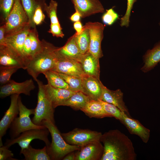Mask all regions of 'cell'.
I'll list each match as a JSON object with an SVG mask.
<instances>
[{"label": "cell", "instance_id": "1", "mask_svg": "<svg viewBox=\"0 0 160 160\" xmlns=\"http://www.w3.org/2000/svg\"><path fill=\"white\" fill-rule=\"evenodd\" d=\"M104 148L101 160H135L136 153L129 137L117 129L102 134L100 139Z\"/></svg>", "mask_w": 160, "mask_h": 160}, {"label": "cell", "instance_id": "2", "mask_svg": "<svg viewBox=\"0 0 160 160\" xmlns=\"http://www.w3.org/2000/svg\"><path fill=\"white\" fill-rule=\"evenodd\" d=\"M43 43L42 49L29 62L26 69L35 81L40 73L52 70L57 59V48L46 42Z\"/></svg>", "mask_w": 160, "mask_h": 160}, {"label": "cell", "instance_id": "3", "mask_svg": "<svg viewBox=\"0 0 160 160\" xmlns=\"http://www.w3.org/2000/svg\"><path fill=\"white\" fill-rule=\"evenodd\" d=\"M41 125L44 126L49 130L52 137V142L46 146L47 153L51 160H59L69 153L79 150L81 147L67 143L63 137L61 133L55 125L50 121L44 120Z\"/></svg>", "mask_w": 160, "mask_h": 160}, {"label": "cell", "instance_id": "4", "mask_svg": "<svg viewBox=\"0 0 160 160\" xmlns=\"http://www.w3.org/2000/svg\"><path fill=\"white\" fill-rule=\"evenodd\" d=\"M36 81L38 86L37 103L34 109L32 121L37 125H41L42 121L47 120L55 124L54 109L51 102L47 97L42 82L37 79Z\"/></svg>", "mask_w": 160, "mask_h": 160}, {"label": "cell", "instance_id": "5", "mask_svg": "<svg viewBox=\"0 0 160 160\" xmlns=\"http://www.w3.org/2000/svg\"><path fill=\"white\" fill-rule=\"evenodd\" d=\"M18 103L19 107V116L17 117L12 123L10 128L11 138H15L26 131L34 129L45 128L43 125H37L34 124L30 117L33 114L34 109L27 108L22 102L19 96Z\"/></svg>", "mask_w": 160, "mask_h": 160}, {"label": "cell", "instance_id": "6", "mask_svg": "<svg viewBox=\"0 0 160 160\" xmlns=\"http://www.w3.org/2000/svg\"><path fill=\"white\" fill-rule=\"evenodd\" d=\"M6 20L4 25L5 36L18 31L30 25L28 18L22 5L21 0H15L13 7Z\"/></svg>", "mask_w": 160, "mask_h": 160}, {"label": "cell", "instance_id": "7", "mask_svg": "<svg viewBox=\"0 0 160 160\" xmlns=\"http://www.w3.org/2000/svg\"><path fill=\"white\" fill-rule=\"evenodd\" d=\"M49 132L46 128L29 129L21 133L17 137L6 140L4 145L9 148L15 143H17L22 150L27 148L32 140L38 139L43 141L46 146L51 143L48 138Z\"/></svg>", "mask_w": 160, "mask_h": 160}, {"label": "cell", "instance_id": "8", "mask_svg": "<svg viewBox=\"0 0 160 160\" xmlns=\"http://www.w3.org/2000/svg\"><path fill=\"white\" fill-rule=\"evenodd\" d=\"M61 134L68 144L81 147L89 143L100 141L102 134L89 129L76 128L68 132Z\"/></svg>", "mask_w": 160, "mask_h": 160}, {"label": "cell", "instance_id": "9", "mask_svg": "<svg viewBox=\"0 0 160 160\" xmlns=\"http://www.w3.org/2000/svg\"><path fill=\"white\" fill-rule=\"evenodd\" d=\"M89 31L90 43L88 52L99 59L103 56L101 43L103 37L105 26L99 22H89L84 26Z\"/></svg>", "mask_w": 160, "mask_h": 160}, {"label": "cell", "instance_id": "10", "mask_svg": "<svg viewBox=\"0 0 160 160\" xmlns=\"http://www.w3.org/2000/svg\"><path fill=\"white\" fill-rule=\"evenodd\" d=\"M35 88L32 79L20 83L12 80L7 83L1 86L0 89V97L4 98L13 94H23L30 96L31 92Z\"/></svg>", "mask_w": 160, "mask_h": 160}, {"label": "cell", "instance_id": "11", "mask_svg": "<svg viewBox=\"0 0 160 160\" xmlns=\"http://www.w3.org/2000/svg\"><path fill=\"white\" fill-rule=\"evenodd\" d=\"M57 54V60L52 71L81 79L85 76L80 62L67 59Z\"/></svg>", "mask_w": 160, "mask_h": 160}, {"label": "cell", "instance_id": "12", "mask_svg": "<svg viewBox=\"0 0 160 160\" xmlns=\"http://www.w3.org/2000/svg\"><path fill=\"white\" fill-rule=\"evenodd\" d=\"M19 94H13L10 96V104L8 109L0 121V146L3 145L2 138L6 133L8 129L15 119L19 114V107L18 103Z\"/></svg>", "mask_w": 160, "mask_h": 160}, {"label": "cell", "instance_id": "13", "mask_svg": "<svg viewBox=\"0 0 160 160\" xmlns=\"http://www.w3.org/2000/svg\"><path fill=\"white\" fill-rule=\"evenodd\" d=\"M103 151V146L100 141L89 143L76 152V160H101Z\"/></svg>", "mask_w": 160, "mask_h": 160}, {"label": "cell", "instance_id": "14", "mask_svg": "<svg viewBox=\"0 0 160 160\" xmlns=\"http://www.w3.org/2000/svg\"><path fill=\"white\" fill-rule=\"evenodd\" d=\"M75 10L80 13L81 18L103 13L104 7L99 0H71Z\"/></svg>", "mask_w": 160, "mask_h": 160}, {"label": "cell", "instance_id": "15", "mask_svg": "<svg viewBox=\"0 0 160 160\" xmlns=\"http://www.w3.org/2000/svg\"><path fill=\"white\" fill-rule=\"evenodd\" d=\"M30 26L28 25L18 31L5 36L4 45L12 49L23 59V47L26 39L31 30Z\"/></svg>", "mask_w": 160, "mask_h": 160}, {"label": "cell", "instance_id": "16", "mask_svg": "<svg viewBox=\"0 0 160 160\" xmlns=\"http://www.w3.org/2000/svg\"><path fill=\"white\" fill-rule=\"evenodd\" d=\"M81 91L91 99L101 100L103 84L99 79L85 75L82 78Z\"/></svg>", "mask_w": 160, "mask_h": 160}, {"label": "cell", "instance_id": "17", "mask_svg": "<svg viewBox=\"0 0 160 160\" xmlns=\"http://www.w3.org/2000/svg\"><path fill=\"white\" fill-rule=\"evenodd\" d=\"M121 123L125 126L130 133L137 135L145 143L148 142L150 130L143 126L138 120L128 116L123 112Z\"/></svg>", "mask_w": 160, "mask_h": 160}, {"label": "cell", "instance_id": "18", "mask_svg": "<svg viewBox=\"0 0 160 160\" xmlns=\"http://www.w3.org/2000/svg\"><path fill=\"white\" fill-rule=\"evenodd\" d=\"M0 66L16 67L26 69V67L21 57L7 45L0 46Z\"/></svg>", "mask_w": 160, "mask_h": 160}, {"label": "cell", "instance_id": "19", "mask_svg": "<svg viewBox=\"0 0 160 160\" xmlns=\"http://www.w3.org/2000/svg\"><path fill=\"white\" fill-rule=\"evenodd\" d=\"M101 100L114 105L128 116L131 117L123 100V93L120 89H118L115 90H111L103 84Z\"/></svg>", "mask_w": 160, "mask_h": 160}, {"label": "cell", "instance_id": "20", "mask_svg": "<svg viewBox=\"0 0 160 160\" xmlns=\"http://www.w3.org/2000/svg\"><path fill=\"white\" fill-rule=\"evenodd\" d=\"M45 94L52 103L53 107H56L57 105L70 98L77 91L71 90L54 87L48 84H44Z\"/></svg>", "mask_w": 160, "mask_h": 160}, {"label": "cell", "instance_id": "21", "mask_svg": "<svg viewBox=\"0 0 160 160\" xmlns=\"http://www.w3.org/2000/svg\"><path fill=\"white\" fill-rule=\"evenodd\" d=\"M99 60L89 52L83 55L80 63L85 75L100 79Z\"/></svg>", "mask_w": 160, "mask_h": 160}, {"label": "cell", "instance_id": "22", "mask_svg": "<svg viewBox=\"0 0 160 160\" xmlns=\"http://www.w3.org/2000/svg\"><path fill=\"white\" fill-rule=\"evenodd\" d=\"M75 33L68 40L63 47L57 48L58 53L61 56L67 59L80 62L83 55L77 44Z\"/></svg>", "mask_w": 160, "mask_h": 160}, {"label": "cell", "instance_id": "23", "mask_svg": "<svg viewBox=\"0 0 160 160\" xmlns=\"http://www.w3.org/2000/svg\"><path fill=\"white\" fill-rule=\"evenodd\" d=\"M81 111L90 118L111 117L105 111L100 100L90 99Z\"/></svg>", "mask_w": 160, "mask_h": 160}, {"label": "cell", "instance_id": "24", "mask_svg": "<svg viewBox=\"0 0 160 160\" xmlns=\"http://www.w3.org/2000/svg\"><path fill=\"white\" fill-rule=\"evenodd\" d=\"M143 61L144 65L141 70L144 73L150 71L160 63V42L147 52L143 56Z\"/></svg>", "mask_w": 160, "mask_h": 160}, {"label": "cell", "instance_id": "25", "mask_svg": "<svg viewBox=\"0 0 160 160\" xmlns=\"http://www.w3.org/2000/svg\"><path fill=\"white\" fill-rule=\"evenodd\" d=\"M90 99L81 91H78L68 99L58 103L56 107L61 105L66 106L75 110H81Z\"/></svg>", "mask_w": 160, "mask_h": 160}, {"label": "cell", "instance_id": "26", "mask_svg": "<svg viewBox=\"0 0 160 160\" xmlns=\"http://www.w3.org/2000/svg\"><path fill=\"white\" fill-rule=\"evenodd\" d=\"M20 154H23L25 160H50L48 154L46 146L41 149L33 148L30 145L28 147L20 151Z\"/></svg>", "mask_w": 160, "mask_h": 160}, {"label": "cell", "instance_id": "27", "mask_svg": "<svg viewBox=\"0 0 160 160\" xmlns=\"http://www.w3.org/2000/svg\"><path fill=\"white\" fill-rule=\"evenodd\" d=\"M47 79L48 83L56 88L73 90L65 80L56 72L50 70L43 73Z\"/></svg>", "mask_w": 160, "mask_h": 160}, {"label": "cell", "instance_id": "28", "mask_svg": "<svg viewBox=\"0 0 160 160\" xmlns=\"http://www.w3.org/2000/svg\"><path fill=\"white\" fill-rule=\"evenodd\" d=\"M75 35L77 44L81 53L84 55L89 50L90 38L89 30L84 26L82 32L79 34L76 33Z\"/></svg>", "mask_w": 160, "mask_h": 160}, {"label": "cell", "instance_id": "29", "mask_svg": "<svg viewBox=\"0 0 160 160\" xmlns=\"http://www.w3.org/2000/svg\"><path fill=\"white\" fill-rule=\"evenodd\" d=\"M35 32L34 31L31 30L30 32L31 39V61L41 51L43 48V42L39 40Z\"/></svg>", "mask_w": 160, "mask_h": 160}, {"label": "cell", "instance_id": "30", "mask_svg": "<svg viewBox=\"0 0 160 160\" xmlns=\"http://www.w3.org/2000/svg\"><path fill=\"white\" fill-rule=\"evenodd\" d=\"M57 73L65 80L73 91H81L82 83L81 78L63 73Z\"/></svg>", "mask_w": 160, "mask_h": 160}, {"label": "cell", "instance_id": "31", "mask_svg": "<svg viewBox=\"0 0 160 160\" xmlns=\"http://www.w3.org/2000/svg\"><path fill=\"white\" fill-rule=\"evenodd\" d=\"M19 68L16 67L0 66V83L1 86L8 83L12 74Z\"/></svg>", "mask_w": 160, "mask_h": 160}, {"label": "cell", "instance_id": "32", "mask_svg": "<svg viewBox=\"0 0 160 160\" xmlns=\"http://www.w3.org/2000/svg\"><path fill=\"white\" fill-rule=\"evenodd\" d=\"M23 7L27 16L30 26L34 25L33 18L37 4L35 0H21Z\"/></svg>", "mask_w": 160, "mask_h": 160}, {"label": "cell", "instance_id": "33", "mask_svg": "<svg viewBox=\"0 0 160 160\" xmlns=\"http://www.w3.org/2000/svg\"><path fill=\"white\" fill-rule=\"evenodd\" d=\"M105 111L111 117H113L121 122L122 119V112L118 107L113 104L100 100Z\"/></svg>", "mask_w": 160, "mask_h": 160}, {"label": "cell", "instance_id": "34", "mask_svg": "<svg viewBox=\"0 0 160 160\" xmlns=\"http://www.w3.org/2000/svg\"><path fill=\"white\" fill-rule=\"evenodd\" d=\"M57 2L55 1L51 0L49 5L46 4L44 8L46 11L51 22V24L60 23L57 16Z\"/></svg>", "mask_w": 160, "mask_h": 160}, {"label": "cell", "instance_id": "35", "mask_svg": "<svg viewBox=\"0 0 160 160\" xmlns=\"http://www.w3.org/2000/svg\"><path fill=\"white\" fill-rule=\"evenodd\" d=\"M37 4L33 17V21L34 25L41 24L44 21L45 16L43 13L42 6L46 4L44 0L36 1Z\"/></svg>", "mask_w": 160, "mask_h": 160}, {"label": "cell", "instance_id": "36", "mask_svg": "<svg viewBox=\"0 0 160 160\" xmlns=\"http://www.w3.org/2000/svg\"><path fill=\"white\" fill-rule=\"evenodd\" d=\"M119 15L112 8L106 10L102 17V20L105 25H111L113 24L119 18Z\"/></svg>", "mask_w": 160, "mask_h": 160}, {"label": "cell", "instance_id": "37", "mask_svg": "<svg viewBox=\"0 0 160 160\" xmlns=\"http://www.w3.org/2000/svg\"><path fill=\"white\" fill-rule=\"evenodd\" d=\"M137 0H127V9L124 15L121 19L120 25L128 27L129 25V18L133 4Z\"/></svg>", "mask_w": 160, "mask_h": 160}, {"label": "cell", "instance_id": "38", "mask_svg": "<svg viewBox=\"0 0 160 160\" xmlns=\"http://www.w3.org/2000/svg\"><path fill=\"white\" fill-rule=\"evenodd\" d=\"M15 0H0V8L6 20L14 4Z\"/></svg>", "mask_w": 160, "mask_h": 160}, {"label": "cell", "instance_id": "39", "mask_svg": "<svg viewBox=\"0 0 160 160\" xmlns=\"http://www.w3.org/2000/svg\"><path fill=\"white\" fill-rule=\"evenodd\" d=\"M0 160H17L13 158L14 154L9 149V148L3 145L0 146Z\"/></svg>", "mask_w": 160, "mask_h": 160}, {"label": "cell", "instance_id": "40", "mask_svg": "<svg viewBox=\"0 0 160 160\" xmlns=\"http://www.w3.org/2000/svg\"><path fill=\"white\" fill-rule=\"evenodd\" d=\"M49 32L51 33L53 36L57 37L63 38L64 36L60 23L50 24Z\"/></svg>", "mask_w": 160, "mask_h": 160}, {"label": "cell", "instance_id": "41", "mask_svg": "<svg viewBox=\"0 0 160 160\" xmlns=\"http://www.w3.org/2000/svg\"><path fill=\"white\" fill-rule=\"evenodd\" d=\"M5 28L4 25L0 28V46L5 45Z\"/></svg>", "mask_w": 160, "mask_h": 160}, {"label": "cell", "instance_id": "42", "mask_svg": "<svg viewBox=\"0 0 160 160\" xmlns=\"http://www.w3.org/2000/svg\"><path fill=\"white\" fill-rule=\"evenodd\" d=\"M73 27L76 31L77 34H79L82 31L83 26L80 21L74 22L73 24Z\"/></svg>", "mask_w": 160, "mask_h": 160}, {"label": "cell", "instance_id": "43", "mask_svg": "<svg viewBox=\"0 0 160 160\" xmlns=\"http://www.w3.org/2000/svg\"><path fill=\"white\" fill-rule=\"evenodd\" d=\"M81 17L79 12L76 10L70 17V20L73 22H75L80 21Z\"/></svg>", "mask_w": 160, "mask_h": 160}, {"label": "cell", "instance_id": "44", "mask_svg": "<svg viewBox=\"0 0 160 160\" xmlns=\"http://www.w3.org/2000/svg\"><path fill=\"white\" fill-rule=\"evenodd\" d=\"M75 151L70 152L66 155L63 159V160H76Z\"/></svg>", "mask_w": 160, "mask_h": 160}, {"label": "cell", "instance_id": "45", "mask_svg": "<svg viewBox=\"0 0 160 160\" xmlns=\"http://www.w3.org/2000/svg\"><path fill=\"white\" fill-rule=\"evenodd\" d=\"M36 1H41L42 0H35Z\"/></svg>", "mask_w": 160, "mask_h": 160}, {"label": "cell", "instance_id": "46", "mask_svg": "<svg viewBox=\"0 0 160 160\" xmlns=\"http://www.w3.org/2000/svg\"><path fill=\"white\" fill-rule=\"evenodd\" d=\"M159 25H160V23H159Z\"/></svg>", "mask_w": 160, "mask_h": 160}]
</instances>
